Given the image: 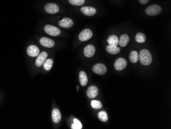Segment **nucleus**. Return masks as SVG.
<instances>
[{
  "mask_svg": "<svg viewBox=\"0 0 171 129\" xmlns=\"http://www.w3.org/2000/svg\"><path fill=\"white\" fill-rule=\"evenodd\" d=\"M140 62L142 64L148 66L152 63V57L150 52L148 49H142L139 55Z\"/></svg>",
  "mask_w": 171,
  "mask_h": 129,
  "instance_id": "1",
  "label": "nucleus"
},
{
  "mask_svg": "<svg viewBox=\"0 0 171 129\" xmlns=\"http://www.w3.org/2000/svg\"><path fill=\"white\" fill-rule=\"evenodd\" d=\"M162 11V8L157 4L151 5L147 7L146 12L148 16H154L159 14Z\"/></svg>",
  "mask_w": 171,
  "mask_h": 129,
  "instance_id": "2",
  "label": "nucleus"
},
{
  "mask_svg": "<svg viewBox=\"0 0 171 129\" xmlns=\"http://www.w3.org/2000/svg\"><path fill=\"white\" fill-rule=\"evenodd\" d=\"M44 30L46 33L51 36H58L60 35L61 30L56 26H53L51 25H47L45 26Z\"/></svg>",
  "mask_w": 171,
  "mask_h": 129,
  "instance_id": "3",
  "label": "nucleus"
},
{
  "mask_svg": "<svg viewBox=\"0 0 171 129\" xmlns=\"http://www.w3.org/2000/svg\"><path fill=\"white\" fill-rule=\"evenodd\" d=\"M92 36L93 33L91 30L86 28L80 32L79 35V38L80 40L84 42L90 39L92 37Z\"/></svg>",
  "mask_w": 171,
  "mask_h": 129,
  "instance_id": "4",
  "label": "nucleus"
},
{
  "mask_svg": "<svg viewBox=\"0 0 171 129\" xmlns=\"http://www.w3.org/2000/svg\"><path fill=\"white\" fill-rule=\"evenodd\" d=\"M45 10L48 14H55L59 12V7L56 4L50 3L46 4Z\"/></svg>",
  "mask_w": 171,
  "mask_h": 129,
  "instance_id": "5",
  "label": "nucleus"
},
{
  "mask_svg": "<svg viewBox=\"0 0 171 129\" xmlns=\"http://www.w3.org/2000/svg\"><path fill=\"white\" fill-rule=\"evenodd\" d=\"M127 65V61L123 58H120L117 59L114 63V68L115 70L118 71H121L124 70Z\"/></svg>",
  "mask_w": 171,
  "mask_h": 129,
  "instance_id": "6",
  "label": "nucleus"
},
{
  "mask_svg": "<svg viewBox=\"0 0 171 129\" xmlns=\"http://www.w3.org/2000/svg\"><path fill=\"white\" fill-rule=\"evenodd\" d=\"M93 71L98 75H102L106 72L107 69L105 65L102 63H98L93 67Z\"/></svg>",
  "mask_w": 171,
  "mask_h": 129,
  "instance_id": "7",
  "label": "nucleus"
},
{
  "mask_svg": "<svg viewBox=\"0 0 171 129\" xmlns=\"http://www.w3.org/2000/svg\"><path fill=\"white\" fill-rule=\"evenodd\" d=\"M74 24L73 20L69 17H64L58 22V25L60 27L65 28L71 27L74 25Z\"/></svg>",
  "mask_w": 171,
  "mask_h": 129,
  "instance_id": "8",
  "label": "nucleus"
},
{
  "mask_svg": "<svg viewBox=\"0 0 171 129\" xmlns=\"http://www.w3.org/2000/svg\"><path fill=\"white\" fill-rule=\"evenodd\" d=\"M27 53L29 56L32 57H35L40 54V50L37 46H30L27 49Z\"/></svg>",
  "mask_w": 171,
  "mask_h": 129,
  "instance_id": "9",
  "label": "nucleus"
},
{
  "mask_svg": "<svg viewBox=\"0 0 171 129\" xmlns=\"http://www.w3.org/2000/svg\"><path fill=\"white\" fill-rule=\"evenodd\" d=\"M81 12L86 16H94L96 13V9L91 6H84L80 9Z\"/></svg>",
  "mask_w": 171,
  "mask_h": 129,
  "instance_id": "10",
  "label": "nucleus"
},
{
  "mask_svg": "<svg viewBox=\"0 0 171 129\" xmlns=\"http://www.w3.org/2000/svg\"><path fill=\"white\" fill-rule=\"evenodd\" d=\"M95 52V48L94 46L89 44L86 46L84 50V54L86 57H92Z\"/></svg>",
  "mask_w": 171,
  "mask_h": 129,
  "instance_id": "11",
  "label": "nucleus"
},
{
  "mask_svg": "<svg viewBox=\"0 0 171 129\" xmlns=\"http://www.w3.org/2000/svg\"><path fill=\"white\" fill-rule=\"evenodd\" d=\"M40 44L44 47H48V48H51L54 46V42L52 40L46 37H43L40 40Z\"/></svg>",
  "mask_w": 171,
  "mask_h": 129,
  "instance_id": "12",
  "label": "nucleus"
},
{
  "mask_svg": "<svg viewBox=\"0 0 171 129\" xmlns=\"http://www.w3.org/2000/svg\"><path fill=\"white\" fill-rule=\"evenodd\" d=\"M47 57L48 54L47 52H41L40 54L38 56L36 61H35L36 65L38 67L42 66V65L44 63Z\"/></svg>",
  "mask_w": 171,
  "mask_h": 129,
  "instance_id": "13",
  "label": "nucleus"
},
{
  "mask_svg": "<svg viewBox=\"0 0 171 129\" xmlns=\"http://www.w3.org/2000/svg\"><path fill=\"white\" fill-rule=\"evenodd\" d=\"M98 88L94 86L90 87L87 91V95L90 98H94L95 97L98 95Z\"/></svg>",
  "mask_w": 171,
  "mask_h": 129,
  "instance_id": "14",
  "label": "nucleus"
},
{
  "mask_svg": "<svg viewBox=\"0 0 171 129\" xmlns=\"http://www.w3.org/2000/svg\"><path fill=\"white\" fill-rule=\"evenodd\" d=\"M61 112L58 109H54L52 112V118L54 123L58 124L61 120Z\"/></svg>",
  "mask_w": 171,
  "mask_h": 129,
  "instance_id": "15",
  "label": "nucleus"
},
{
  "mask_svg": "<svg viewBox=\"0 0 171 129\" xmlns=\"http://www.w3.org/2000/svg\"><path fill=\"white\" fill-rule=\"evenodd\" d=\"M79 78H80V84L82 87H85L87 84L88 81L87 76L84 71H82L80 72Z\"/></svg>",
  "mask_w": 171,
  "mask_h": 129,
  "instance_id": "16",
  "label": "nucleus"
},
{
  "mask_svg": "<svg viewBox=\"0 0 171 129\" xmlns=\"http://www.w3.org/2000/svg\"><path fill=\"white\" fill-rule=\"evenodd\" d=\"M129 37L127 34H124L121 36L119 40L118 44L122 47H125L127 46L128 42H129Z\"/></svg>",
  "mask_w": 171,
  "mask_h": 129,
  "instance_id": "17",
  "label": "nucleus"
},
{
  "mask_svg": "<svg viewBox=\"0 0 171 129\" xmlns=\"http://www.w3.org/2000/svg\"><path fill=\"white\" fill-rule=\"evenodd\" d=\"M106 50L109 54L116 55L120 52V48L117 46H106Z\"/></svg>",
  "mask_w": 171,
  "mask_h": 129,
  "instance_id": "18",
  "label": "nucleus"
},
{
  "mask_svg": "<svg viewBox=\"0 0 171 129\" xmlns=\"http://www.w3.org/2000/svg\"><path fill=\"white\" fill-rule=\"evenodd\" d=\"M108 42L110 46H117L118 44V38L115 35H111L108 39Z\"/></svg>",
  "mask_w": 171,
  "mask_h": 129,
  "instance_id": "19",
  "label": "nucleus"
},
{
  "mask_svg": "<svg viewBox=\"0 0 171 129\" xmlns=\"http://www.w3.org/2000/svg\"><path fill=\"white\" fill-rule=\"evenodd\" d=\"M130 60L131 62L135 63L137 62L139 60V54L137 51H133L131 52L129 56Z\"/></svg>",
  "mask_w": 171,
  "mask_h": 129,
  "instance_id": "20",
  "label": "nucleus"
},
{
  "mask_svg": "<svg viewBox=\"0 0 171 129\" xmlns=\"http://www.w3.org/2000/svg\"><path fill=\"white\" fill-rule=\"evenodd\" d=\"M135 40L136 42L140 43H144L146 41V35L142 33H138L135 36Z\"/></svg>",
  "mask_w": 171,
  "mask_h": 129,
  "instance_id": "21",
  "label": "nucleus"
},
{
  "mask_svg": "<svg viewBox=\"0 0 171 129\" xmlns=\"http://www.w3.org/2000/svg\"><path fill=\"white\" fill-rule=\"evenodd\" d=\"M53 64V61L51 59H47L46 60L44 63H43V66L44 68L45 69L46 71H49L51 70V68H52Z\"/></svg>",
  "mask_w": 171,
  "mask_h": 129,
  "instance_id": "22",
  "label": "nucleus"
},
{
  "mask_svg": "<svg viewBox=\"0 0 171 129\" xmlns=\"http://www.w3.org/2000/svg\"><path fill=\"white\" fill-rule=\"evenodd\" d=\"M98 117L100 120L103 122H106L108 120V115L105 111H100L98 113Z\"/></svg>",
  "mask_w": 171,
  "mask_h": 129,
  "instance_id": "23",
  "label": "nucleus"
},
{
  "mask_svg": "<svg viewBox=\"0 0 171 129\" xmlns=\"http://www.w3.org/2000/svg\"><path fill=\"white\" fill-rule=\"evenodd\" d=\"M74 124L71 126V129H80L82 128V124L80 121L76 118L74 119Z\"/></svg>",
  "mask_w": 171,
  "mask_h": 129,
  "instance_id": "24",
  "label": "nucleus"
},
{
  "mask_svg": "<svg viewBox=\"0 0 171 129\" xmlns=\"http://www.w3.org/2000/svg\"><path fill=\"white\" fill-rule=\"evenodd\" d=\"M91 105L93 108L95 109H100L102 107V104L100 102V101L95 100H93L91 101Z\"/></svg>",
  "mask_w": 171,
  "mask_h": 129,
  "instance_id": "25",
  "label": "nucleus"
},
{
  "mask_svg": "<svg viewBox=\"0 0 171 129\" xmlns=\"http://www.w3.org/2000/svg\"><path fill=\"white\" fill-rule=\"evenodd\" d=\"M69 2L74 5L80 6L84 4L85 0H69Z\"/></svg>",
  "mask_w": 171,
  "mask_h": 129,
  "instance_id": "26",
  "label": "nucleus"
},
{
  "mask_svg": "<svg viewBox=\"0 0 171 129\" xmlns=\"http://www.w3.org/2000/svg\"><path fill=\"white\" fill-rule=\"evenodd\" d=\"M138 1L142 4H147L149 0H138Z\"/></svg>",
  "mask_w": 171,
  "mask_h": 129,
  "instance_id": "27",
  "label": "nucleus"
},
{
  "mask_svg": "<svg viewBox=\"0 0 171 129\" xmlns=\"http://www.w3.org/2000/svg\"><path fill=\"white\" fill-rule=\"evenodd\" d=\"M76 88H77V91H79V86H77Z\"/></svg>",
  "mask_w": 171,
  "mask_h": 129,
  "instance_id": "28",
  "label": "nucleus"
}]
</instances>
